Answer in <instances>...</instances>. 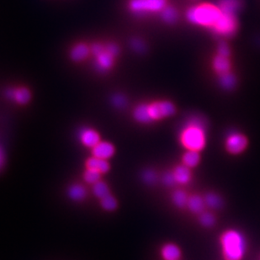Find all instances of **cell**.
<instances>
[{
  "label": "cell",
  "mask_w": 260,
  "mask_h": 260,
  "mask_svg": "<svg viewBox=\"0 0 260 260\" xmlns=\"http://www.w3.org/2000/svg\"><path fill=\"white\" fill-rule=\"evenodd\" d=\"M112 102H113L114 106L117 107V108H123L126 105V100L121 94H116V95L114 96L113 99H112Z\"/></svg>",
  "instance_id": "cell-34"
},
{
  "label": "cell",
  "mask_w": 260,
  "mask_h": 260,
  "mask_svg": "<svg viewBox=\"0 0 260 260\" xmlns=\"http://www.w3.org/2000/svg\"><path fill=\"white\" fill-rule=\"evenodd\" d=\"M248 139L245 136L238 132L229 133L225 141V147L229 153L240 154L248 147Z\"/></svg>",
  "instance_id": "cell-8"
},
{
  "label": "cell",
  "mask_w": 260,
  "mask_h": 260,
  "mask_svg": "<svg viewBox=\"0 0 260 260\" xmlns=\"http://www.w3.org/2000/svg\"><path fill=\"white\" fill-rule=\"evenodd\" d=\"M93 157H99L101 159H109L115 153V147L113 145L106 142H100L94 146L92 150Z\"/></svg>",
  "instance_id": "cell-10"
},
{
  "label": "cell",
  "mask_w": 260,
  "mask_h": 260,
  "mask_svg": "<svg viewBox=\"0 0 260 260\" xmlns=\"http://www.w3.org/2000/svg\"><path fill=\"white\" fill-rule=\"evenodd\" d=\"M182 162H183V165H185L189 169L197 167L201 162L200 152L187 150V152L182 157Z\"/></svg>",
  "instance_id": "cell-17"
},
{
  "label": "cell",
  "mask_w": 260,
  "mask_h": 260,
  "mask_svg": "<svg viewBox=\"0 0 260 260\" xmlns=\"http://www.w3.org/2000/svg\"><path fill=\"white\" fill-rule=\"evenodd\" d=\"M89 48L87 45L80 43L75 46L70 52V57L75 61H83L88 57Z\"/></svg>",
  "instance_id": "cell-20"
},
{
  "label": "cell",
  "mask_w": 260,
  "mask_h": 260,
  "mask_svg": "<svg viewBox=\"0 0 260 260\" xmlns=\"http://www.w3.org/2000/svg\"><path fill=\"white\" fill-rule=\"evenodd\" d=\"M221 16L218 5L210 3L194 5L186 11V19L190 24L211 29H213Z\"/></svg>",
  "instance_id": "cell-2"
},
{
  "label": "cell",
  "mask_w": 260,
  "mask_h": 260,
  "mask_svg": "<svg viewBox=\"0 0 260 260\" xmlns=\"http://www.w3.org/2000/svg\"><path fill=\"white\" fill-rule=\"evenodd\" d=\"M5 161V156H4V152H3L2 149L0 148V168L2 166Z\"/></svg>",
  "instance_id": "cell-35"
},
{
  "label": "cell",
  "mask_w": 260,
  "mask_h": 260,
  "mask_svg": "<svg viewBox=\"0 0 260 260\" xmlns=\"http://www.w3.org/2000/svg\"><path fill=\"white\" fill-rule=\"evenodd\" d=\"M206 127L201 118H190L182 128L179 141L187 150L201 152L206 145Z\"/></svg>",
  "instance_id": "cell-1"
},
{
  "label": "cell",
  "mask_w": 260,
  "mask_h": 260,
  "mask_svg": "<svg viewBox=\"0 0 260 260\" xmlns=\"http://www.w3.org/2000/svg\"><path fill=\"white\" fill-rule=\"evenodd\" d=\"M131 47L136 52H138V53H143L147 50V47H146L144 42L142 40L138 39V38H135L131 42Z\"/></svg>",
  "instance_id": "cell-31"
},
{
  "label": "cell",
  "mask_w": 260,
  "mask_h": 260,
  "mask_svg": "<svg viewBox=\"0 0 260 260\" xmlns=\"http://www.w3.org/2000/svg\"><path fill=\"white\" fill-rule=\"evenodd\" d=\"M69 196L74 201H82L86 197V189L80 184H74L69 188Z\"/></svg>",
  "instance_id": "cell-23"
},
{
  "label": "cell",
  "mask_w": 260,
  "mask_h": 260,
  "mask_svg": "<svg viewBox=\"0 0 260 260\" xmlns=\"http://www.w3.org/2000/svg\"><path fill=\"white\" fill-rule=\"evenodd\" d=\"M160 15H161L162 20L165 23L170 24V25H172V24L176 22L177 20H178V18H179V14H178L176 9L173 7V6H170V5H167L160 12Z\"/></svg>",
  "instance_id": "cell-21"
},
{
  "label": "cell",
  "mask_w": 260,
  "mask_h": 260,
  "mask_svg": "<svg viewBox=\"0 0 260 260\" xmlns=\"http://www.w3.org/2000/svg\"><path fill=\"white\" fill-rule=\"evenodd\" d=\"M91 52L95 57V69L101 73H105L113 66L115 58L120 52V48L114 43H109L106 46L95 43L91 47Z\"/></svg>",
  "instance_id": "cell-4"
},
{
  "label": "cell",
  "mask_w": 260,
  "mask_h": 260,
  "mask_svg": "<svg viewBox=\"0 0 260 260\" xmlns=\"http://www.w3.org/2000/svg\"><path fill=\"white\" fill-rule=\"evenodd\" d=\"M200 222L205 228H211L216 223V217L210 212L202 213L200 216Z\"/></svg>",
  "instance_id": "cell-28"
},
{
  "label": "cell",
  "mask_w": 260,
  "mask_h": 260,
  "mask_svg": "<svg viewBox=\"0 0 260 260\" xmlns=\"http://www.w3.org/2000/svg\"><path fill=\"white\" fill-rule=\"evenodd\" d=\"M188 199H189V197L187 196L184 190H181V189H177L174 192L172 196L173 202L179 208L186 207Z\"/></svg>",
  "instance_id": "cell-24"
},
{
  "label": "cell",
  "mask_w": 260,
  "mask_h": 260,
  "mask_svg": "<svg viewBox=\"0 0 260 260\" xmlns=\"http://www.w3.org/2000/svg\"><path fill=\"white\" fill-rule=\"evenodd\" d=\"M6 96L20 105H25L30 101V92L25 88H9Z\"/></svg>",
  "instance_id": "cell-9"
},
{
  "label": "cell",
  "mask_w": 260,
  "mask_h": 260,
  "mask_svg": "<svg viewBox=\"0 0 260 260\" xmlns=\"http://www.w3.org/2000/svg\"><path fill=\"white\" fill-rule=\"evenodd\" d=\"M204 206H205V201L202 199V197H200L198 194H193L191 197H189L188 202H187V207L193 213H202Z\"/></svg>",
  "instance_id": "cell-19"
},
{
  "label": "cell",
  "mask_w": 260,
  "mask_h": 260,
  "mask_svg": "<svg viewBox=\"0 0 260 260\" xmlns=\"http://www.w3.org/2000/svg\"><path fill=\"white\" fill-rule=\"evenodd\" d=\"M162 181L168 187H172L174 186V184H177L173 172L165 173L162 175Z\"/></svg>",
  "instance_id": "cell-32"
},
{
  "label": "cell",
  "mask_w": 260,
  "mask_h": 260,
  "mask_svg": "<svg viewBox=\"0 0 260 260\" xmlns=\"http://www.w3.org/2000/svg\"><path fill=\"white\" fill-rule=\"evenodd\" d=\"M221 252L226 260H242L247 251V241L243 233L229 229L220 238Z\"/></svg>",
  "instance_id": "cell-3"
},
{
  "label": "cell",
  "mask_w": 260,
  "mask_h": 260,
  "mask_svg": "<svg viewBox=\"0 0 260 260\" xmlns=\"http://www.w3.org/2000/svg\"><path fill=\"white\" fill-rule=\"evenodd\" d=\"M147 111L151 120L154 121L174 116L176 112V109L172 102L162 101L147 104Z\"/></svg>",
  "instance_id": "cell-7"
},
{
  "label": "cell",
  "mask_w": 260,
  "mask_h": 260,
  "mask_svg": "<svg viewBox=\"0 0 260 260\" xmlns=\"http://www.w3.org/2000/svg\"><path fill=\"white\" fill-rule=\"evenodd\" d=\"M79 139L85 147L92 148L101 142V138L98 133L89 128H84L81 130L79 133Z\"/></svg>",
  "instance_id": "cell-11"
},
{
  "label": "cell",
  "mask_w": 260,
  "mask_h": 260,
  "mask_svg": "<svg viewBox=\"0 0 260 260\" xmlns=\"http://www.w3.org/2000/svg\"><path fill=\"white\" fill-rule=\"evenodd\" d=\"M162 258L165 260H179L181 257V251L174 243H167L162 248Z\"/></svg>",
  "instance_id": "cell-16"
},
{
  "label": "cell",
  "mask_w": 260,
  "mask_h": 260,
  "mask_svg": "<svg viewBox=\"0 0 260 260\" xmlns=\"http://www.w3.org/2000/svg\"><path fill=\"white\" fill-rule=\"evenodd\" d=\"M236 77L231 72L224 73L219 75V84L226 90H231L236 85Z\"/></svg>",
  "instance_id": "cell-22"
},
{
  "label": "cell",
  "mask_w": 260,
  "mask_h": 260,
  "mask_svg": "<svg viewBox=\"0 0 260 260\" xmlns=\"http://www.w3.org/2000/svg\"><path fill=\"white\" fill-rule=\"evenodd\" d=\"M217 54L222 56V57H229L231 54V51H230L229 45L225 42H221L217 47Z\"/></svg>",
  "instance_id": "cell-33"
},
{
  "label": "cell",
  "mask_w": 260,
  "mask_h": 260,
  "mask_svg": "<svg viewBox=\"0 0 260 260\" xmlns=\"http://www.w3.org/2000/svg\"><path fill=\"white\" fill-rule=\"evenodd\" d=\"M217 5L221 12L237 15L242 8V0H218Z\"/></svg>",
  "instance_id": "cell-13"
},
{
  "label": "cell",
  "mask_w": 260,
  "mask_h": 260,
  "mask_svg": "<svg viewBox=\"0 0 260 260\" xmlns=\"http://www.w3.org/2000/svg\"><path fill=\"white\" fill-rule=\"evenodd\" d=\"M84 178L85 181L89 184H95L96 182L100 181L101 178V174L96 170L87 169L86 171L84 172Z\"/></svg>",
  "instance_id": "cell-29"
},
{
  "label": "cell",
  "mask_w": 260,
  "mask_h": 260,
  "mask_svg": "<svg viewBox=\"0 0 260 260\" xmlns=\"http://www.w3.org/2000/svg\"><path fill=\"white\" fill-rule=\"evenodd\" d=\"M168 5V0H130L129 10L137 15L160 13Z\"/></svg>",
  "instance_id": "cell-5"
},
{
  "label": "cell",
  "mask_w": 260,
  "mask_h": 260,
  "mask_svg": "<svg viewBox=\"0 0 260 260\" xmlns=\"http://www.w3.org/2000/svg\"><path fill=\"white\" fill-rule=\"evenodd\" d=\"M174 179L176 180L177 184H189L191 180V172L190 169L186 167L185 165H182L177 166L173 171Z\"/></svg>",
  "instance_id": "cell-12"
},
{
  "label": "cell",
  "mask_w": 260,
  "mask_h": 260,
  "mask_svg": "<svg viewBox=\"0 0 260 260\" xmlns=\"http://www.w3.org/2000/svg\"><path fill=\"white\" fill-rule=\"evenodd\" d=\"M212 66L216 73L220 75V74H224L230 72L231 69V61L229 60V57H222L220 55H216L214 57L213 61H212Z\"/></svg>",
  "instance_id": "cell-15"
},
{
  "label": "cell",
  "mask_w": 260,
  "mask_h": 260,
  "mask_svg": "<svg viewBox=\"0 0 260 260\" xmlns=\"http://www.w3.org/2000/svg\"><path fill=\"white\" fill-rule=\"evenodd\" d=\"M101 200V206L106 211H114L117 207V202L116 198L112 197L111 194L106 196Z\"/></svg>",
  "instance_id": "cell-27"
},
{
  "label": "cell",
  "mask_w": 260,
  "mask_h": 260,
  "mask_svg": "<svg viewBox=\"0 0 260 260\" xmlns=\"http://www.w3.org/2000/svg\"><path fill=\"white\" fill-rule=\"evenodd\" d=\"M133 116L138 122L143 123V124L152 122L147 111V104H141L137 106L133 112Z\"/></svg>",
  "instance_id": "cell-18"
},
{
  "label": "cell",
  "mask_w": 260,
  "mask_h": 260,
  "mask_svg": "<svg viewBox=\"0 0 260 260\" xmlns=\"http://www.w3.org/2000/svg\"><path fill=\"white\" fill-rule=\"evenodd\" d=\"M204 201H205V204L211 208L218 209L221 208L222 206V200L218 194H215V193L206 194Z\"/></svg>",
  "instance_id": "cell-25"
},
{
  "label": "cell",
  "mask_w": 260,
  "mask_h": 260,
  "mask_svg": "<svg viewBox=\"0 0 260 260\" xmlns=\"http://www.w3.org/2000/svg\"><path fill=\"white\" fill-rule=\"evenodd\" d=\"M87 169L96 170L101 174H106L110 170V165L106 159H101L99 157H90L86 161Z\"/></svg>",
  "instance_id": "cell-14"
},
{
  "label": "cell",
  "mask_w": 260,
  "mask_h": 260,
  "mask_svg": "<svg viewBox=\"0 0 260 260\" xmlns=\"http://www.w3.org/2000/svg\"><path fill=\"white\" fill-rule=\"evenodd\" d=\"M143 179L146 184L152 185L157 182V174L152 170H145L143 173Z\"/></svg>",
  "instance_id": "cell-30"
},
{
  "label": "cell",
  "mask_w": 260,
  "mask_h": 260,
  "mask_svg": "<svg viewBox=\"0 0 260 260\" xmlns=\"http://www.w3.org/2000/svg\"><path fill=\"white\" fill-rule=\"evenodd\" d=\"M93 194H95L96 197L100 198V199H102V198L110 194L108 185L105 182L101 181V180L96 182L95 184H93Z\"/></svg>",
  "instance_id": "cell-26"
},
{
  "label": "cell",
  "mask_w": 260,
  "mask_h": 260,
  "mask_svg": "<svg viewBox=\"0 0 260 260\" xmlns=\"http://www.w3.org/2000/svg\"><path fill=\"white\" fill-rule=\"evenodd\" d=\"M238 26L237 15L221 12V17L211 30L220 37H230L235 34Z\"/></svg>",
  "instance_id": "cell-6"
}]
</instances>
